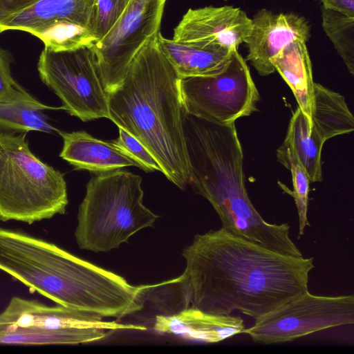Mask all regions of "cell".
Returning <instances> with one entry per match:
<instances>
[{"instance_id": "obj_23", "label": "cell", "mask_w": 354, "mask_h": 354, "mask_svg": "<svg viewBox=\"0 0 354 354\" xmlns=\"http://www.w3.org/2000/svg\"><path fill=\"white\" fill-rule=\"evenodd\" d=\"M322 27L342 57L348 72L354 74V17L321 6Z\"/></svg>"}, {"instance_id": "obj_11", "label": "cell", "mask_w": 354, "mask_h": 354, "mask_svg": "<svg viewBox=\"0 0 354 354\" xmlns=\"http://www.w3.org/2000/svg\"><path fill=\"white\" fill-rule=\"evenodd\" d=\"M252 19L232 6L189 9L174 29V41L201 47L238 48L245 43Z\"/></svg>"}, {"instance_id": "obj_3", "label": "cell", "mask_w": 354, "mask_h": 354, "mask_svg": "<svg viewBox=\"0 0 354 354\" xmlns=\"http://www.w3.org/2000/svg\"><path fill=\"white\" fill-rule=\"evenodd\" d=\"M0 270L58 305L113 317L125 299L121 276L57 245L0 226Z\"/></svg>"}, {"instance_id": "obj_19", "label": "cell", "mask_w": 354, "mask_h": 354, "mask_svg": "<svg viewBox=\"0 0 354 354\" xmlns=\"http://www.w3.org/2000/svg\"><path fill=\"white\" fill-rule=\"evenodd\" d=\"M311 127L325 142L354 130V118L343 95L320 84L314 83Z\"/></svg>"}, {"instance_id": "obj_13", "label": "cell", "mask_w": 354, "mask_h": 354, "mask_svg": "<svg viewBox=\"0 0 354 354\" xmlns=\"http://www.w3.org/2000/svg\"><path fill=\"white\" fill-rule=\"evenodd\" d=\"M153 328L206 343H218L243 333V319L238 316L214 315L192 306L171 315H157Z\"/></svg>"}, {"instance_id": "obj_5", "label": "cell", "mask_w": 354, "mask_h": 354, "mask_svg": "<svg viewBox=\"0 0 354 354\" xmlns=\"http://www.w3.org/2000/svg\"><path fill=\"white\" fill-rule=\"evenodd\" d=\"M64 175L30 149L26 133L0 130V221L27 223L66 212Z\"/></svg>"}, {"instance_id": "obj_7", "label": "cell", "mask_w": 354, "mask_h": 354, "mask_svg": "<svg viewBox=\"0 0 354 354\" xmlns=\"http://www.w3.org/2000/svg\"><path fill=\"white\" fill-rule=\"evenodd\" d=\"M37 70L41 80L61 100L63 109L84 122L109 118L108 94L91 47L54 52L44 48Z\"/></svg>"}, {"instance_id": "obj_17", "label": "cell", "mask_w": 354, "mask_h": 354, "mask_svg": "<svg viewBox=\"0 0 354 354\" xmlns=\"http://www.w3.org/2000/svg\"><path fill=\"white\" fill-rule=\"evenodd\" d=\"M160 48L182 77L203 76L220 70L236 49L201 47L174 41L158 34Z\"/></svg>"}, {"instance_id": "obj_24", "label": "cell", "mask_w": 354, "mask_h": 354, "mask_svg": "<svg viewBox=\"0 0 354 354\" xmlns=\"http://www.w3.org/2000/svg\"><path fill=\"white\" fill-rule=\"evenodd\" d=\"M277 160L291 172L294 198L299 218V237L304 234L306 227L310 225L307 218L310 179L301 165L290 142L285 138L277 150Z\"/></svg>"}, {"instance_id": "obj_26", "label": "cell", "mask_w": 354, "mask_h": 354, "mask_svg": "<svg viewBox=\"0 0 354 354\" xmlns=\"http://www.w3.org/2000/svg\"><path fill=\"white\" fill-rule=\"evenodd\" d=\"M112 141L133 158L140 165V169L146 172L159 171L162 173V169L155 157L126 131L119 128V136Z\"/></svg>"}, {"instance_id": "obj_22", "label": "cell", "mask_w": 354, "mask_h": 354, "mask_svg": "<svg viewBox=\"0 0 354 354\" xmlns=\"http://www.w3.org/2000/svg\"><path fill=\"white\" fill-rule=\"evenodd\" d=\"M54 52L75 50L91 47L97 41L94 33L87 27L68 21L51 24L34 35Z\"/></svg>"}, {"instance_id": "obj_4", "label": "cell", "mask_w": 354, "mask_h": 354, "mask_svg": "<svg viewBox=\"0 0 354 354\" xmlns=\"http://www.w3.org/2000/svg\"><path fill=\"white\" fill-rule=\"evenodd\" d=\"M141 183L140 176L121 169L91 178L77 214L80 248L109 252L153 226L158 216L143 205Z\"/></svg>"}, {"instance_id": "obj_25", "label": "cell", "mask_w": 354, "mask_h": 354, "mask_svg": "<svg viewBox=\"0 0 354 354\" xmlns=\"http://www.w3.org/2000/svg\"><path fill=\"white\" fill-rule=\"evenodd\" d=\"M130 0H95L92 30L102 39L123 13Z\"/></svg>"}, {"instance_id": "obj_27", "label": "cell", "mask_w": 354, "mask_h": 354, "mask_svg": "<svg viewBox=\"0 0 354 354\" xmlns=\"http://www.w3.org/2000/svg\"><path fill=\"white\" fill-rule=\"evenodd\" d=\"M10 65V55L0 48V102L12 97L19 86L12 77Z\"/></svg>"}, {"instance_id": "obj_15", "label": "cell", "mask_w": 354, "mask_h": 354, "mask_svg": "<svg viewBox=\"0 0 354 354\" xmlns=\"http://www.w3.org/2000/svg\"><path fill=\"white\" fill-rule=\"evenodd\" d=\"M95 3V0H39L0 23V33L17 30L34 35L60 21L81 24L93 32Z\"/></svg>"}, {"instance_id": "obj_9", "label": "cell", "mask_w": 354, "mask_h": 354, "mask_svg": "<svg viewBox=\"0 0 354 354\" xmlns=\"http://www.w3.org/2000/svg\"><path fill=\"white\" fill-rule=\"evenodd\" d=\"M166 1L130 0L111 29L92 46L107 94L119 86L136 55L160 32Z\"/></svg>"}, {"instance_id": "obj_6", "label": "cell", "mask_w": 354, "mask_h": 354, "mask_svg": "<svg viewBox=\"0 0 354 354\" xmlns=\"http://www.w3.org/2000/svg\"><path fill=\"white\" fill-rule=\"evenodd\" d=\"M186 113L209 122L230 124L257 111L260 96L245 60L234 49L216 73L180 78Z\"/></svg>"}, {"instance_id": "obj_29", "label": "cell", "mask_w": 354, "mask_h": 354, "mask_svg": "<svg viewBox=\"0 0 354 354\" xmlns=\"http://www.w3.org/2000/svg\"><path fill=\"white\" fill-rule=\"evenodd\" d=\"M322 6L345 15L354 17V0H319Z\"/></svg>"}, {"instance_id": "obj_8", "label": "cell", "mask_w": 354, "mask_h": 354, "mask_svg": "<svg viewBox=\"0 0 354 354\" xmlns=\"http://www.w3.org/2000/svg\"><path fill=\"white\" fill-rule=\"evenodd\" d=\"M354 323V295L320 296L303 292L244 328L255 342H289L324 329Z\"/></svg>"}, {"instance_id": "obj_12", "label": "cell", "mask_w": 354, "mask_h": 354, "mask_svg": "<svg viewBox=\"0 0 354 354\" xmlns=\"http://www.w3.org/2000/svg\"><path fill=\"white\" fill-rule=\"evenodd\" d=\"M310 35L304 17L261 9L252 19L251 30L245 41L248 49L246 59L260 75H268L275 71L271 63L274 56L295 40L308 41Z\"/></svg>"}, {"instance_id": "obj_18", "label": "cell", "mask_w": 354, "mask_h": 354, "mask_svg": "<svg viewBox=\"0 0 354 354\" xmlns=\"http://www.w3.org/2000/svg\"><path fill=\"white\" fill-rule=\"evenodd\" d=\"M60 109L63 107L41 103L19 85L12 97L0 102V130L14 133L58 132L49 122L44 111Z\"/></svg>"}, {"instance_id": "obj_20", "label": "cell", "mask_w": 354, "mask_h": 354, "mask_svg": "<svg viewBox=\"0 0 354 354\" xmlns=\"http://www.w3.org/2000/svg\"><path fill=\"white\" fill-rule=\"evenodd\" d=\"M286 138L290 142L310 183L322 180V150L325 140L298 106L290 119Z\"/></svg>"}, {"instance_id": "obj_1", "label": "cell", "mask_w": 354, "mask_h": 354, "mask_svg": "<svg viewBox=\"0 0 354 354\" xmlns=\"http://www.w3.org/2000/svg\"><path fill=\"white\" fill-rule=\"evenodd\" d=\"M192 307L257 319L308 290L313 258L283 254L223 227L196 234L183 251Z\"/></svg>"}, {"instance_id": "obj_2", "label": "cell", "mask_w": 354, "mask_h": 354, "mask_svg": "<svg viewBox=\"0 0 354 354\" xmlns=\"http://www.w3.org/2000/svg\"><path fill=\"white\" fill-rule=\"evenodd\" d=\"M158 34L136 55L119 86L108 93L109 119L141 142L167 179L185 189L191 171L180 77L162 51Z\"/></svg>"}, {"instance_id": "obj_28", "label": "cell", "mask_w": 354, "mask_h": 354, "mask_svg": "<svg viewBox=\"0 0 354 354\" xmlns=\"http://www.w3.org/2000/svg\"><path fill=\"white\" fill-rule=\"evenodd\" d=\"M39 0H0V23Z\"/></svg>"}, {"instance_id": "obj_16", "label": "cell", "mask_w": 354, "mask_h": 354, "mask_svg": "<svg viewBox=\"0 0 354 354\" xmlns=\"http://www.w3.org/2000/svg\"><path fill=\"white\" fill-rule=\"evenodd\" d=\"M274 68L291 88L311 125L314 82L312 65L306 41L295 40L271 59Z\"/></svg>"}, {"instance_id": "obj_14", "label": "cell", "mask_w": 354, "mask_h": 354, "mask_svg": "<svg viewBox=\"0 0 354 354\" xmlns=\"http://www.w3.org/2000/svg\"><path fill=\"white\" fill-rule=\"evenodd\" d=\"M63 139L59 156L75 169L105 173L138 163L113 141L94 138L84 131H58Z\"/></svg>"}, {"instance_id": "obj_21", "label": "cell", "mask_w": 354, "mask_h": 354, "mask_svg": "<svg viewBox=\"0 0 354 354\" xmlns=\"http://www.w3.org/2000/svg\"><path fill=\"white\" fill-rule=\"evenodd\" d=\"M104 338L98 333L83 330L14 328L0 332V344L9 345L79 344Z\"/></svg>"}, {"instance_id": "obj_10", "label": "cell", "mask_w": 354, "mask_h": 354, "mask_svg": "<svg viewBox=\"0 0 354 354\" xmlns=\"http://www.w3.org/2000/svg\"><path fill=\"white\" fill-rule=\"evenodd\" d=\"M103 317L61 305L48 306L35 300L13 297L0 313V332L14 328L83 330L105 338L120 330H147L142 325L107 322Z\"/></svg>"}]
</instances>
